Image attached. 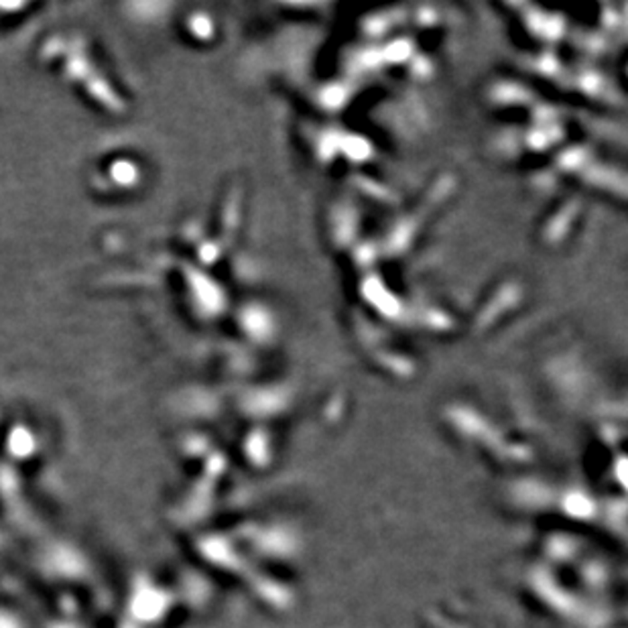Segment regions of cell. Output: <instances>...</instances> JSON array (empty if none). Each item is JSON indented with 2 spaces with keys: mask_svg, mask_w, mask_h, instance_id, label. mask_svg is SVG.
I'll return each instance as SVG.
<instances>
[]
</instances>
